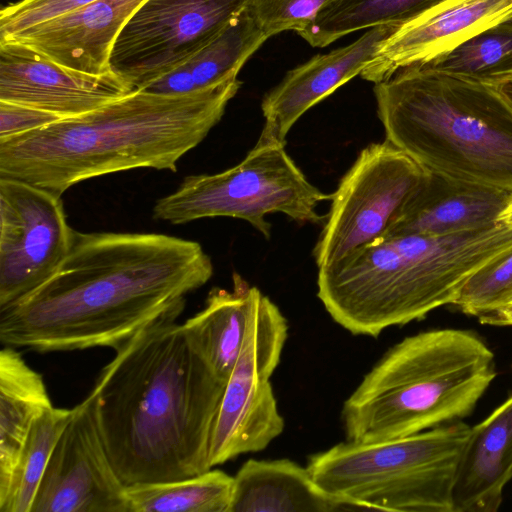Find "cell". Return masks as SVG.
Segmentation results:
<instances>
[{
	"mask_svg": "<svg viewBox=\"0 0 512 512\" xmlns=\"http://www.w3.org/2000/svg\"><path fill=\"white\" fill-rule=\"evenodd\" d=\"M213 275L192 240L157 233L75 231L59 270L0 309L3 345L37 352L117 348L176 310Z\"/></svg>",
	"mask_w": 512,
	"mask_h": 512,
	"instance_id": "6da1fadb",
	"label": "cell"
},
{
	"mask_svg": "<svg viewBox=\"0 0 512 512\" xmlns=\"http://www.w3.org/2000/svg\"><path fill=\"white\" fill-rule=\"evenodd\" d=\"M182 311L161 316L115 348L89 393L125 485L211 469L210 438L228 381L177 322Z\"/></svg>",
	"mask_w": 512,
	"mask_h": 512,
	"instance_id": "7a4b0ae2",
	"label": "cell"
},
{
	"mask_svg": "<svg viewBox=\"0 0 512 512\" xmlns=\"http://www.w3.org/2000/svg\"><path fill=\"white\" fill-rule=\"evenodd\" d=\"M238 78L181 95L134 92L91 112L0 139V177L61 196L101 175L178 161L221 120Z\"/></svg>",
	"mask_w": 512,
	"mask_h": 512,
	"instance_id": "3957f363",
	"label": "cell"
},
{
	"mask_svg": "<svg viewBox=\"0 0 512 512\" xmlns=\"http://www.w3.org/2000/svg\"><path fill=\"white\" fill-rule=\"evenodd\" d=\"M511 247L512 225L502 221L446 236L381 238L318 268L317 296L345 330L376 338L451 305L477 270Z\"/></svg>",
	"mask_w": 512,
	"mask_h": 512,
	"instance_id": "277c9868",
	"label": "cell"
},
{
	"mask_svg": "<svg viewBox=\"0 0 512 512\" xmlns=\"http://www.w3.org/2000/svg\"><path fill=\"white\" fill-rule=\"evenodd\" d=\"M373 91L385 139L426 170L512 195V102L497 85L414 64Z\"/></svg>",
	"mask_w": 512,
	"mask_h": 512,
	"instance_id": "5b68a950",
	"label": "cell"
},
{
	"mask_svg": "<svg viewBox=\"0 0 512 512\" xmlns=\"http://www.w3.org/2000/svg\"><path fill=\"white\" fill-rule=\"evenodd\" d=\"M496 375L494 354L475 332L446 328L408 336L345 400L346 440H390L463 420Z\"/></svg>",
	"mask_w": 512,
	"mask_h": 512,
	"instance_id": "8992f818",
	"label": "cell"
},
{
	"mask_svg": "<svg viewBox=\"0 0 512 512\" xmlns=\"http://www.w3.org/2000/svg\"><path fill=\"white\" fill-rule=\"evenodd\" d=\"M470 432L459 420L390 440H346L311 455L306 467L323 489L369 510L454 512V483Z\"/></svg>",
	"mask_w": 512,
	"mask_h": 512,
	"instance_id": "52a82bcc",
	"label": "cell"
},
{
	"mask_svg": "<svg viewBox=\"0 0 512 512\" xmlns=\"http://www.w3.org/2000/svg\"><path fill=\"white\" fill-rule=\"evenodd\" d=\"M331 200L314 186L288 155L284 145H255L236 166L216 174L190 175L171 194L160 198L154 218L184 224L207 217L247 221L266 239V215L282 213L293 221L321 224L322 201Z\"/></svg>",
	"mask_w": 512,
	"mask_h": 512,
	"instance_id": "ba28073f",
	"label": "cell"
},
{
	"mask_svg": "<svg viewBox=\"0 0 512 512\" xmlns=\"http://www.w3.org/2000/svg\"><path fill=\"white\" fill-rule=\"evenodd\" d=\"M288 336L278 306L257 289L242 348L213 425L209 466L264 450L284 430L270 378Z\"/></svg>",
	"mask_w": 512,
	"mask_h": 512,
	"instance_id": "9c48e42d",
	"label": "cell"
},
{
	"mask_svg": "<svg viewBox=\"0 0 512 512\" xmlns=\"http://www.w3.org/2000/svg\"><path fill=\"white\" fill-rule=\"evenodd\" d=\"M428 172L386 139L363 148L331 194L330 209L313 250L317 267L382 238Z\"/></svg>",
	"mask_w": 512,
	"mask_h": 512,
	"instance_id": "30bf717a",
	"label": "cell"
},
{
	"mask_svg": "<svg viewBox=\"0 0 512 512\" xmlns=\"http://www.w3.org/2000/svg\"><path fill=\"white\" fill-rule=\"evenodd\" d=\"M252 0H146L120 32L110 69L136 90L216 39Z\"/></svg>",
	"mask_w": 512,
	"mask_h": 512,
	"instance_id": "8fae6325",
	"label": "cell"
},
{
	"mask_svg": "<svg viewBox=\"0 0 512 512\" xmlns=\"http://www.w3.org/2000/svg\"><path fill=\"white\" fill-rule=\"evenodd\" d=\"M74 234L61 196L0 177V309L26 297L59 270Z\"/></svg>",
	"mask_w": 512,
	"mask_h": 512,
	"instance_id": "7c38bea8",
	"label": "cell"
},
{
	"mask_svg": "<svg viewBox=\"0 0 512 512\" xmlns=\"http://www.w3.org/2000/svg\"><path fill=\"white\" fill-rule=\"evenodd\" d=\"M30 512H128L88 395L60 435Z\"/></svg>",
	"mask_w": 512,
	"mask_h": 512,
	"instance_id": "4fadbf2b",
	"label": "cell"
},
{
	"mask_svg": "<svg viewBox=\"0 0 512 512\" xmlns=\"http://www.w3.org/2000/svg\"><path fill=\"white\" fill-rule=\"evenodd\" d=\"M136 89L112 71L90 75L65 68L13 41H0V101L79 116Z\"/></svg>",
	"mask_w": 512,
	"mask_h": 512,
	"instance_id": "5bb4252c",
	"label": "cell"
},
{
	"mask_svg": "<svg viewBox=\"0 0 512 512\" xmlns=\"http://www.w3.org/2000/svg\"><path fill=\"white\" fill-rule=\"evenodd\" d=\"M398 29L395 25L370 28L353 43L316 55L290 70L261 102L265 122L255 145L285 146L295 122L312 106L360 75Z\"/></svg>",
	"mask_w": 512,
	"mask_h": 512,
	"instance_id": "9a60e30c",
	"label": "cell"
},
{
	"mask_svg": "<svg viewBox=\"0 0 512 512\" xmlns=\"http://www.w3.org/2000/svg\"><path fill=\"white\" fill-rule=\"evenodd\" d=\"M512 15V0H446L393 33L360 76L374 84L427 63Z\"/></svg>",
	"mask_w": 512,
	"mask_h": 512,
	"instance_id": "2e32d148",
	"label": "cell"
},
{
	"mask_svg": "<svg viewBox=\"0 0 512 512\" xmlns=\"http://www.w3.org/2000/svg\"><path fill=\"white\" fill-rule=\"evenodd\" d=\"M146 0H95L0 41L20 43L65 68L111 72L110 56L127 22Z\"/></svg>",
	"mask_w": 512,
	"mask_h": 512,
	"instance_id": "e0dca14e",
	"label": "cell"
},
{
	"mask_svg": "<svg viewBox=\"0 0 512 512\" xmlns=\"http://www.w3.org/2000/svg\"><path fill=\"white\" fill-rule=\"evenodd\" d=\"M511 199V194L498 189L428 172L382 238L446 236L485 228L498 222Z\"/></svg>",
	"mask_w": 512,
	"mask_h": 512,
	"instance_id": "ac0fdd59",
	"label": "cell"
},
{
	"mask_svg": "<svg viewBox=\"0 0 512 512\" xmlns=\"http://www.w3.org/2000/svg\"><path fill=\"white\" fill-rule=\"evenodd\" d=\"M369 510L323 489L307 467L290 459L247 460L234 476L228 512H338Z\"/></svg>",
	"mask_w": 512,
	"mask_h": 512,
	"instance_id": "d6986e66",
	"label": "cell"
},
{
	"mask_svg": "<svg viewBox=\"0 0 512 512\" xmlns=\"http://www.w3.org/2000/svg\"><path fill=\"white\" fill-rule=\"evenodd\" d=\"M511 478L512 395L471 427L454 483V512H496Z\"/></svg>",
	"mask_w": 512,
	"mask_h": 512,
	"instance_id": "ffe728a7",
	"label": "cell"
},
{
	"mask_svg": "<svg viewBox=\"0 0 512 512\" xmlns=\"http://www.w3.org/2000/svg\"><path fill=\"white\" fill-rule=\"evenodd\" d=\"M267 39L247 9L190 59L140 90L181 95L235 79Z\"/></svg>",
	"mask_w": 512,
	"mask_h": 512,
	"instance_id": "44dd1931",
	"label": "cell"
},
{
	"mask_svg": "<svg viewBox=\"0 0 512 512\" xmlns=\"http://www.w3.org/2000/svg\"><path fill=\"white\" fill-rule=\"evenodd\" d=\"M52 407L43 377L12 346L0 351V493L34 421Z\"/></svg>",
	"mask_w": 512,
	"mask_h": 512,
	"instance_id": "7402d4cb",
	"label": "cell"
},
{
	"mask_svg": "<svg viewBox=\"0 0 512 512\" xmlns=\"http://www.w3.org/2000/svg\"><path fill=\"white\" fill-rule=\"evenodd\" d=\"M231 290L214 287L202 310L183 323L216 373L228 381L240 354L257 287L233 273Z\"/></svg>",
	"mask_w": 512,
	"mask_h": 512,
	"instance_id": "603a6c76",
	"label": "cell"
},
{
	"mask_svg": "<svg viewBox=\"0 0 512 512\" xmlns=\"http://www.w3.org/2000/svg\"><path fill=\"white\" fill-rule=\"evenodd\" d=\"M446 0H331L298 34L313 47H325L362 29L401 28Z\"/></svg>",
	"mask_w": 512,
	"mask_h": 512,
	"instance_id": "cb8c5ba5",
	"label": "cell"
},
{
	"mask_svg": "<svg viewBox=\"0 0 512 512\" xmlns=\"http://www.w3.org/2000/svg\"><path fill=\"white\" fill-rule=\"evenodd\" d=\"M234 477L221 470L125 485L128 512H228Z\"/></svg>",
	"mask_w": 512,
	"mask_h": 512,
	"instance_id": "d4e9b609",
	"label": "cell"
},
{
	"mask_svg": "<svg viewBox=\"0 0 512 512\" xmlns=\"http://www.w3.org/2000/svg\"><path fill=\"white\" fill-rule=\"evenodd\" d=\"M74 407H51L33 423L18 454L7 487L0 493V512H30L53 449Z\"/></svg>",
	"mask_w": 512,
	"mask_h": 512,
	"instance_id": "484cf974",
	"label": "cell"
},
{
	"mask_svg": "<svg viewBox=\"0 0 512 512\" xmlns=\"http://www.w3.org/2000/svg\"><path fill=\"white\" fill-rule=\"evenodd\" d=\"M448 75L499 85L512 78V15L424 63Z\"/></svg>",
	"mask_w": 512,
	"mask_h": 512,
	"instance_id": "4316f807",
	"label": "cell"
},
{
	"mask_svg": "<svg viewBox=\"0 0 512 512\" xmlns=\"http://www.w3.org/2000/svg\"><path fill=\"white\" fill-rule=\"evenodd\" d=\"M512 300V247L477 270L451 304L480 316Z\"/></svg>",
	"mask_w": 512,
	"mask_h": 512,
	"instance_id": "83f0119b",
	"label": "cell"
},
{
	"mask_svg": "<svg viewBox=\"0 0 512 512\" xmlns=\"http://www.w3.org/2000/svg\"><path fill=\"white\" fill-rule=\"evenodd\" d=\"M331 0H252L248 10L260 30L270 38L284 31L305 29Z\"/></svg>",
	"mask_w": 512,
	"mask_h": 512,
	"instance_id": "f1b7e54d",
	"label": "cell"
},
{
	"mask_svg": "<svg viewBox=\"0 0 512 512\" xmlns=\"http://www.w3.org/2000/svg\"><path fill=\"white\" fill-rule=\"evenodd\" d=\"M95 0H20L0 11V39L79 9Z\"/></svg>",
	"mask_w": 512,
	"mask_h": 512,
	"instance_id": "f546056e",
	"label": "cell"
},
{
	"mask_svg": "<svg viewBox=\"0 0 512 512\" xmlns=\"http://www.w3.org/2000/svg\"><path fill=\"white\" fill-rule=\"evenodd\" d=\"M60 119L33 107L0 101V139L36 130Z\"/></svg>",
	"mask_w": 512,
	"mask_h": 512,
	"instance_id": "4dcf8cb0",
	"label": "cell"
},
{
	"mask_svg": "<svg viewBox=\"0 0 512 512\" xmlns=\"http://www.w3.org/2000/svg\"><path fill=\"white\" fill-rule=\"evenodd\" d=\"M479 322L488 325H512V301L478 316Z\"/></svg>",
	"mask_w": 512,
	"mask_h": 512,
	"instance_id": "1f68e13d",
	"label": "cell"
},
{
	"mask_svg": "<svg viewBox=\"0 0 512 512\" xmlns=\"http://www.w3.org/2000/svg\"><path fill=\"white\" fill-rule=\"evenodd\" d=\"M498 221L505 222L507 224L512 225V199L507 205V207L504 209V211L501 213V215L498 218Z\"/></svg>",
	"mask_w": 512,
	"mask_h": 512,
	"instance_id": "d6a6232c",
	"label": "cell"
},
{
	"mask_svg": "<svg viewBox=\"0 0 512 512\" xmlns=\"http://www.w3.org/2000/svg\"><path fill=\"white\" fill-rule=\"evenodd\" d=\"M498 88L512 102V78L499 84Z\"/></svg>",
	"mask_w": 512,
	"mask_h": 512,
	"instance_id": "836d02e7",
	"label": "cell"
},
{
	"mask_svg": "<svg viewBox=\"0 0 512 512\" xmlns=\"http://www.w3.org/2000/svg\"><path fill=\"white\" fill-rule=\"evenodd\" d=\"M512 301V300H511Z\"/></svg>",
	"mask_w": 512,
	"mask_h": 512,
	"instance_id": "e575fe53",
	"label": "cell"
}]
</instances>
